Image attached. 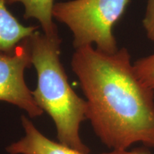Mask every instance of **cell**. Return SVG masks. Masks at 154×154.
<instances>
[{
  "mask_svg": "<svg viewBox=\"0 0 154 154\" xmlns=\"http://www.w3.org/2000/svg\"><path fill=\"white\" fill-rule=\"evenodd\" d=\"M71 65L86 98V117L105 145L154 148V90L139 79L128 49L106 54L86 46L76 49Z\"/></svg>",
  "mask_w": 154,
  "mask_h": 154,
  "instance_id": "obj_1",
  "label": "cell"
},
{
  "mask_svg": "<svg viewBox=\"0 0 154 154\" xmlns=\"http://www.w3.org/2000/svg\"><path fill=\"white\" fill-rule=\"evenodd\" d=\"M32 65L37 84L32 91L36 104L54 122L60 143L83 154L90 149L82 143L79 127L87 119V103L71 87L60 61L61 39L38 31L29 38Z\"/></svg>",
  "mask_w": 154,
  "mask_h": 154,
  "instance_id": "obj_2",
  "label": "cell"
},
{
  "mask_svg": "<svg viewBox=\"0 0 154 154\" xmlns=\"http://www.w3.org/2000/svg\"><path fill=\"white\" fill-rule=\"evenodd\" d=\"M130 0H71L55 3L53 18L66 24L76 49L96 45L106 54L118 51L113 29L124 15Z\"/></svg>",
  "mask_w": 154,
  "mask_h": 154,
  "instance_id": "obj_3",
  "label": "cell"
},
{
  "mask_svg": "<svg viewBox=\"0 0 154 154\" xmlns=\"http://www.w3.org/2000/svg\"><path fill=\"white\" fill-rule=\"evenodd\" d=\"M29 38L20 42L11 53H0V101L17 106L35 118L44 111L24 80L25 70L32 65Z\"/></svg>",
  "mask_w": 154,
  "mask_h": 154,
  "instance_id": "obj_4",
  "label": "cell"
},
{
  "mask_svg": "<svg viewBox=\"0 0 154 154\" xmlns=\"http://www.w3.org/2000/svg\"><path fill=\"white\" fill-rule=\"evenodd\" d=\"M21 119L25 136L7 148V151L10 154H83L47 138L24 116H22Z\"/></svg>",
  "mask_w": 154,
  "mask_h": 154,
  "instance_id": "obj_5",
  "label": "cell"
},
{
  "mask_svg": "<svg viewBox=\"0 0 154 154\" xmlns=\"http://www.w3.org/2000/svg\"><path fill=\"white\" fill-rule=\"evenodd\" d=\"M38 26H25L7 9L6 0H0V53H11L17 46L32 36Z\"/></svg>",
  "mask_w": 154,
  "mask_h": 154,
  "instance_id": "obj_6",
  "label": "cell"
},
{
  "mask_svg": "<svg viewBox=\"0 0 154 154\" xmlns=\"http://www.w3.org/2000/svg\"><path fill=\"white\" fill-rule=\"evenodd\" d=\"M7 5L22 4L25 19H36L40 23L44 34L49 37L59 36L57 26L53 22L54 0H6Z\"/></svg>",
  "mask_w": 154,
  "mask_h": 154,
  "instance_id": "obj_7",
  "label": "cell"
},
{
  "mask_svg": "<svg viewBox=\"0 0 154 154\" xmlns=\"http://www.w3.org/2000/svg\"><path fill=\"white\" fill-rule=\"evenodd\" d=\"M135 72L142 83L154 90V54L133 63Z\"/></svg>",
  "mask_w": 154,
  "mask_h": 154,
  "instance_id": "obj_8",
  "label": "cell"
},
{
  "mask_svg": "<svg viewBox=\"0 0 154 154\" xmlns=\"http://www.w3.org/2000/svg\"><path fill=\"white\" fill-rule=\"evenodd\" d=\"M143 26L148 38L154 42V0H147Z\"/></svg>",
  "mask_w": 154,
  "mask_h": 154,
  "instance_id": "obj_9",
  "label": "cell"
},
{
  "mask_svg": "<svg viewBox=\"0 0 154 154\" xmlns=\"http://www.w3.org/2000/svg\"><path fill=\"white\" fill-rule=\"evenodd\" d=\"M101 154H150V153L147 151V150L143 149H136L132 150L131 151H128L126 150H124V151L113 150V151L110 152V153H104Z\"/></svg>",
  "mask_w": 154,
  "mask_h": 154,
  "instance_id": "obj_10",
  "label": "cell"
}]
</instances>
